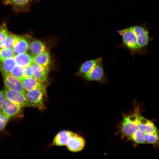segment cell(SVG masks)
<instances>
[{
    "mask_svg": "<svg viewBox=\"0 0 159 159\" xmlns=\"http://www.w3.org/2000/svg\"><path fill=\"white\" fill-rule=\"evenodd\" d=\"M2 114H3V113H2V111L0 108V118Z\"/></svg>",
    "mask_w": 159,
    "mask_h": 159,
    "instance_id": "obj_30",
    "label": "cell"
},
{
    "mask_svg": "<svg viewBox=\"0 0 159 159\" xmlns=\"http://www.w3.org/2000/svg\"><path fill=\"white\" fill-rule=\"evenodd\" d=\"M10 118L3 113L0 118V131L5 127Z\"/></svg>",
    "mask_w": 159,
    "mask_h": 159,
    "instance_id": "obj_27",
    "label": "cell"
},
{
    "mask_svg": "<svg viewBox=\"0 0 159 159\" xmlns=\"http://www.w3.org/2000/svg\"><path fill=\"white\" fill-rule=\"evenodd\" d=\"M81 76L87 81H97L101 84H105L107 82L102 61L97 64L89 72Z\"/></svg>",
    "mask_w": 159,
    "mask_h": 159,
    "instance_id": "obj_4",
    "label": "cell"
},
{
    "mask_svg": "<svg viewBox=\"0 0 159 159\" xmlns=\"http://www.w3.org/2000/svg\"><path fill=\"white\" fill-rule=\"evenodd\" d=\"M16 65L14 57L0 60V70L1 73H10Z\"/></svg>",
    "mask_w": 159,
    "mask_h": 159,
    "instance_id": "obj_19",
    "label": "cell"
},
{
    "mask_svg": "<svg viewBox=\"0 0 159 159\" xmlns=\"http://www.w3.org/2000/svg\"><path fill=\"white\" fill-rule=\"evenodd\" d=\"M29 36L16 35L12 49L16 55L26 52L29 45Z\"/></svg>",
    "mask_w": 159,
    "mask_h": 159,
    "instance_id": "obj_8",
    "label": "cell"
},
{
    "mask_svg": "<svg viewBox=\"0 0 159 159\" xmlns=\"http://www.w3.org/2000/svg\"><path fill=\"white\" fill-rule=\"evenodd\" d=\"M33 57V63L49 68L50 57L48 51Z\"/></svg>",
    "mask_w": 159,
    "mask_h": 159,
    "instance_id": "obj_17",
    "label": "cell"
},
{
    "mask_svg": "<svg viewBox=\"0 0 159 159\" xmlns=\"http://www.w3.org/2000/svg\"><path fill=\"white\" fill-rule=\"evenodd\" d=\"M5 97L22 107H33L25 95L18 91L5 88Z\"/></svg>",
    "mask_w": 159,
    "mask_h": 159,
    "instance_id": "obj_6",
    "label": "cell"
},
{
    "mask_svg": "<svg viewBox=\"0 0 159 159\" xmlns=\"http://www.w3.org/2000/svg\"><path fill=\"white\" fill-rule=\"evenodd\" d=\"M77 135L76 133L70 131H60L54 137L52 145L56 146H66L70 139Z\"/></svg>",
    "mask_w": 159,
    "mask_h": 159,
    "instance_id": "obj_10",
    "label": "cell"
},
{
    "mask_svg": "<svg viewBox=\"0 0 159 159\" xmlns=\"http://www.w3.org/2000/svg\"><path fill=\"white\" fill-rule=\"evenodd\" d=\"M9 32L5 23L0 25V49L2 48L4 41Z\"/></svg>",
    "mask_w": 159,
    "mask_h": 159,
    "instance_id": "obj_23",
    "label": "cell"
},
{
    "mask_svg": "<svg viewBox=\"0 0 159 159\" xmlns=\"http://www.w3.org/2000/svg\"><path fill=\"white\" fill-rule=\"evenodd\" d=\"M129 138L138 144L146 143L144 134L138 129Z\"/></svg>",
    "mask_w": 159,
    "mask_h": 159,
    "instance_id": "obj_22",
    "label": "cell"
},
{
    "mask_svg": "<svg viewBox=\"0 0 159 159\" xmlns=\"http://www.w3.org/2000/svg\"><path fill=\"white\" fill-rule=\"evenodd\" d=\"M24 68L16 65L10 72V74L21 80L23 78Z\"/></svg>",
    "mask_w": 159,
    "mask_h": 159,
    "instance_id": "obj_24",
    "label": "cell"
},
{
    "mask_svg": "<svg viewBox=\"0 0 159 159\" xmlns=\"http://www.w3.org/2000/svg\"><path fill=\"white\" fill-rule=\"evenodd\" d=\"M29 49L32 57L38 55L48 51L47 46L45 42L29 36Z\"/></svg>",
    "mask_w": 159,
    "mask_h": 159,
    "instance_id": "obj_9",
    "label": "cell"
},
{
    "mask_svg": "<svg viewBox=\"0 0 159 159\" xmlns=\"http://www.w3.org/2000/svg\"><path fill=\"white\" fill-rule=\"evenodd\" d=\"M33 78L44 82L47 80L49 68L33 63L31 64Z\"/></svg>",
    "mask_w": 159,
    "mask_h": 159,
    "instance_id": "obj_13",
    "label": "cell"
},
{
    "mask_svg": "<svg viewBox=\"0 0 159 159\" xmlns=\"http://www.w3.org/2000/svg\"><path fill=\"white\" fill-rule=\"evenodd\" d=\"M144 137L146 143L155 144L159 141V136L158 134H145Z\"/></svg>",
    "mask_w": 159,
    "mask_h": 159,
    "instance_id": "obj_25",
    "label": "cell"
},
{
    "mask_svg": "<svg viewBox=\"0 0 159 159\" xmlns=\"http://www.w3.org/2000/svg\"><path fill=\"white\" fill-rule=\"evenodd\" d=\"M11 0H4L7 4H9Z\"/></svg>",
    "mask_w": 159,
    "mask_h": 159,
    "instance_id": "obj_29",
    "label": "cell"
},
{
    "mask_svg": "<svg viewBox=\"0 0 159 159\" xmlns=\"http://www.w3.org/2000/svg\"><path fill=\"white\" fill-rule=\"evenodd\" d=\"M5 97V90L0 91V104Z\"/></svg>",
    "mask_w": 159,
    "mask_h": 159,
    "instance_id": "obj_28",
    "label": "cell"
},
{
    "mask_svg": "<svg viewBox=\"0 0 159 159\" xmlns=\"http://www.w3.org/2000/svg\"><path fill=\"white\" fill-rule=\"evenodd\" d=\"M36 0H11L9 3L14 9L18 11L28 10L31 3Z\"/></svg>",
    "mask_w": 159,
    "mask_h": 159,
    "instance_id": "obj_18",
    "label": "cell"
},
{
    "mask_svg": "<svg viewBox=\"0 0 159 159\" xmlns=\"http://www.w3.org/2000/svg\"><path fill=\"white\" fill-rule=\"evenodd\" d=\"M135 113L125 117L121 126V131L124 136L130 138L138 130L139 113Z\"/></svg>",
    "mask_w": 159,
    "mask_h": 159,
    "instance_id": "obj_2",
    "label": "cell"
},
{
    "mask_svg": "<svg viewBox=\"0 0 159 159\" xmlns=\"http://www.w3.org/2000/svg\"><path fill=\"white\" fill-rule=\"evenodd\" d=\"M15 54L12 48H6L0 49V60L14 57Z\"/></svg>",
    "mask_w": 159,
    "mask_h": 159,
    "instance_id": "obj_20",
    "label": "cell"
},
{
    "mask_svg": "<svg viewBox=\"0 0 159 159\" xmlns=\"http://www.w3.org/2000/svg\"><path fill=\"white\" fill-rule=\"evenodd\" d=\"M117 32L122 38V46L129 51L132 57L136 54L142 53L149 42L148 31L141 25L132 26Z\"/></svg>",
    "mask_w": 159,
    "mask_h": 159,
    "instance_id": "obj_1",
    "label": "cell"
},
{
    "mask_svg": "<svg viewBox=\"0 0 159 159\" xmlns=\"http://www.w3.org/2000/svg\"><path fill=\"white\" fill-rule=\"evenodd\" d=\"M16 35L9 32L4 41L2 48H12Z\"/></svg>",
    "mask_w": 159,
    "mask_h": 159,
    "instance_id": "obj_21",
    "label": "cell"
},
{
    "mask_svg": "<svg viewBox=\"0 0 159 159\" xmlns=\"http://www.w3.org/2000/svg\"><path fill=\"white\" fill-rule=\"evenodd\" d=\"M85 145V141L84 138L77 134L70 139L66 146L70 151L77 152L82 150L84 147Z\"/></svg>",
    "mask_w": 159,
    "mask_h": 159,
    "instance_id": "obj_14",
    "label": "cell"
},
{
    "mask_svg": "<svg viewBox=\"0 0 159 159\" xmlns=\"http://www.w3.org/2000/svg\"><path fill=\"white\" fill-rule=\"evenodd\" d=\"M20 81L26 91L39 89L46 93V88L44 82L39 81L33 77H23Z\"/></svg>",
    "mask_w": 159,
    "mask_h": 159,
    "instance_id": "obj_11",
    "label": "cell"
},
{
    "mask_svg": "<svg viewBox=\"0 0 159 159\" xmlns=\"http://www.w3.org/2000/svg\"><path fill=\"white\" fill-rule=\"evenodd\" d=\"M14 58L16 65L24 68L33 63V57L26 52L16 55Z\"/></svg>",
    "mask_w": 159,
    "mask_h": 159,
    "instance_id": "obj_15",
    "label": "cell"
},
{
    "mask_svg": "<svg viewBox=\"0 0 159 159\" xmlns=\"http://www.w3.org/2000/svg\"><path fill=\"white\" fill-rule=\"evenodd\" d=\"M22 107L5 97L0 104V108L2 113L10 118L21 115Z\"/></svg>",
    "mask_w": 159,
    "mask_h": 159,
    "instance_id": "obj_5",
    "label": "cell"
},
{
    "mask_svg": "<svg viewBox=\"0 0 159 159\" xmlns=\"http://www.w3.org/2000/svg\"><path fill=\"white\" fill-rule=\"evenodd\" d=\"M46 94L42 90L36 89L26 91L25 96L33 107L43 111L46 109L44 101Z\"/></svg>",
    "mask_w": 159,
    "mask_h": 159,
    "instance_id": "obj_3",
    "label": "cell"
},
{
    "mask_svg": "<svg viewBox=\"0 0 159 159\" xmlns=\"http://www.w3.org/2000/svg\"><path fill=\"white\" fill-rule=\"evenodd\" d=\"M138 130L143 134H158L157 129L153 123L139 114L138 116Z\"/></svg>",
    "mask_w": 159,
    "mask_h": 159,
    "instance_id": "obj_12",
    "label": "cell"
},
{
    "mask_svg": "<svg viewBox=\"0 0 159 159\" xmlns=\"http://www.w3.org/2000/svg\"><path fill=\"white\" fill-rule=\"evenodd\" d=\"M24 68L23 77H33L31 64L26 66Z\"/></svg>",
    "mask_w": 159,
    "mask_h": 159,
    "instance_id": "obj_26",
    "label": "cell"
},
{
    "mask_svg": "<svg viewBox=\"0 0 159 159\" xmlns=\"http://www.w3.org/2000/svg\"><path fill=\"white\" fill-rule=\"evenodd\" d=\"M102 61V58L99 57L85 62L80 66L78 72V74L82 75L88 73L95 65Z\"/></svg>",
    "mask_w": 159,
    "mask_h": 159,
    "instance_id": "obj_16",
    "label": "cell"
},
{
    "mask_svg": "<svg viewBox=\"0 0 159 159\" xmlns=\"http://www.w3.org/2000/svg\"><path fill=\"white\" fill-rule=\"evenodd\" d=\"M5 88L15 90L25 95L26 91L21 81L10 73L2 72Z\"/></svg>",
    "mask_w": 159,
    "mask_h": 159,
    "instance_id": "obj_7",
    "label": "cell"
}]
</instances>
